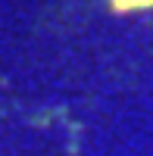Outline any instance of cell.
Masks as SVG:
<instances>
[{"label":"cell","instance_id":"1","mask_svg":"<svg viewBox=\"0 0 153 156\" xmlns=\"http://www.w3.org/2000/svg\"><path fill=\"white\" fill-rule=\"evenodd\" d=\"M116 9H147L153 6V0H109Z\"/></svg>","mask_w":153,"mask_h":156}]
</instances>
